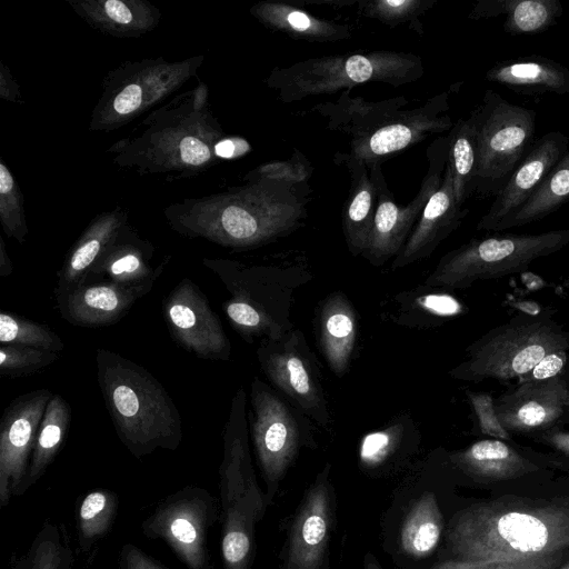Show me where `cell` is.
Listing matches in <instances>:
<instances>
[{
	"mask_svg": "<svg viewBox=\"0 0 569 569\" xmlns=\"http://www.w3.org/2000/svg\"><path fill=\"white\" fill-rule=\"evenodd\" d=\"M450 559L512 561L569 550V472L489 495L458 510L446 531Z\"/></svg>",
	"mask_w": 569,
	"mask_h": 569,
	"instance_id": "obj_1",
	"label": "cell"
},
{
	"mask_svg": "<svg viewBox=\"0 0 569 569\" xmlns=\"http://www.w3.org/2000/svg\"><path fill=\"white\" fill-rule=\"evenodd\" d=\"M226 192L189 198L164 209L168 224L188 238L251 249L296 230L306 217L301 184L251 178Z\"/></svg>",
	"mask_w": 569,
	"mask_h": 569,
	"instance_id": "obj_2",
	"label": "cell"
},
{
	"mask_svg": "<svg viewBox=\"0 0 569 569\" xmlns=\"http://www.w3.org/2000/svg\"><path fill=\"white\" fill-rule=\"evenodd\" d=\"M226 134L208 104V88L200 82L153 110L132 134L109 148L113 162L140 174L169 179L197 176L220 159L216 146Z\"/></svg>",
	"mask_w": 569,
	"mask_h": 569,
	"instance_id": "obj_3",
	"label": "cell"
},
{
	"mask_svg": "<svg viewBox=\"0 0 569 569\" xmlns=\"http://www.w3.org/2000/svg\"><path fill=\"white\" fill-rule=\"evenodd\" d=\"M97 380L114 430L138 459L156 449L176 450L181 418L171 396L142 366L109 349L96 351Z\"/></svg>",
	"mask_w": 569,
	"mask_h": 569,
	"instance_id": "obj_4",
	"label": "cell"
},
{
	"mask_svg": "<svg viewBox=\"0 0 569 569\" xmlns=\"http://www.w3.org/2000/svg\"><path fill=\"white\" fill-rule=\"evenodd\" d=\"M231 297L223 310L232 328L247 342L276 340L293 329V293L311 279L300 264H246L229 259L202 260Z\"/></svg>",
	"mask_w": 569,
	"mask_h": 569,
	"instance_id": "obj_5",
	"label": "cell"
},
{
	"mask_svg": "<svg viewBox=\"0 0 569 569\" xmlns=\"http://www.w3.org/2000/svg\"><path fill=\"white\" fill-rule=\"evenodd\" d=\"M223 509L221 553L227 569H249L253 525L264 511L249 450L247 393L236 391L223 429V459L220 466Z\"/></svg>",
	"mask_w": 569,
	"mask_h": 569,
	"instance_id": "obj_6",
	"label": "cell"
},
{
	"mask_svg": "<svg viewBox=\"0 0 569 569\" xmlns=\"http://www.w3.org/2000/svg\"><path fill=\"white\" fill-rule=\"evenodd\" d=\"M422 73V62L412 53L377 51L297 62L289 68L274 69L267 83L279 91L281 100L291 102L310 96L351 89L368 81L401 86L417 80Z\"/></svg>",
	"mask_w": 569,
	"mask_h": 569,
	"instance_id": "obj_7",
	"label": "cell"
},
{
	"mask_svg": "<svg viewBox=\"0 0 569 569\" xmlns=\"http://www.w3.org/2000/svg\"><path fill=\"white\" fill-rule=\"evenodd\" d=\"M568 243L569 229L471 239L446 253L422 284L437 289H467L479 280L525 271L538 258L555 253Z\"/></svg>",
	"mask_w": 569,
	"mask_h": 569,
	"instance_id": "obj_8",
	"label": "cell"
},
{
	"mask_svg": "<svg viewBox=\"0 0 569 569\" xmlns=\"http://www.w3.org/2000/svg\"><path fill=\"white\" fill-rule=\"evenodd\" d=\"M556 351H569V333L560 326L545 318H515L473 342L450 376L475 382L521 378Z\"/></svg>",
	"mask_w": 569,
	"mask_h": 569,
	"instance_id": "obj_9",
	"label": "cell"
},
{
	"mask_svg": "<svg viewBox=\"0 0 569 569\" xmlns=\"http://www.w3.org/2000/svg\"><path fill=\"white\" fill-rule=\"evenodd\" d=\"M203 54L170 62L163 58L126 61L108 72L89 130L110 132L157 107L196 76Z\"/></svg>",
	"mask_w": 569,
	"mask_h": 569,
	"instance_id": "obj_10",
	"label": "cell"
},
{
	"mask_svg": "<svg viewBox=\"0 0 569 569\" xmlns=\"http://www.w3.org/2000/svg\"><path fill=\"white\" fill-rule=\"evenodd\" d=\"M479 154L476 193L496 197L535 141L536 111L487 89L472 110Z\"/></svg>",
	"mask_w": 569,
	"mask_h": 569,
	"instance_id": "obj_11",
	"label": "cell"
},
{
	"mask_svg": "<svg viewBox=\"0 0 569 569\" xmlns=\"http://www.w3.org/2000/svg\"><path fill=\"white\" fill-rule=\"evenodd\" d=\"M250 406L249 433L272 496L300 449L315 446L313 421L258 377L251 382Z\"/></svg>",
	"mask_w": 569,
	"mask_h": 569,
	"instance_id": "obj_12",
	"label": "cell"
},
{
	"mask_svg": "<svg viewBox=\"0 0 569 569\" xmlns=\"http://www.w3.org/2000/svg\"><path fill=\"white\" fill-rule=\"evenodd\" d=\"M257 358L276 390L317 426L330 427L331 416L318 361L301 330L293 328L279 339L260 340Z\"/></svg>",
	"mask_w": 569,
	"mask_h": 569,
	"instance_id": "obj_13",
	"label": "cell"
},
{
	"mask_svg": "<svg viewBox=\"0 0 569 569\" xmlns=\"http://www.w3.org/2000/svg\"><path fill=\"white\" fill-rule=\"evenodd\" d=\"M448 137L429 147V169L416 197L406 206H398L388 189L380 164L375 170L378 186V206L366 250L361 254L369 263L380 267L396 258L403 248L428 200L441 184L448 159Z\"/></svg>",
	"mask_w": 569,
	"mask_h": 569,
	"instance_id": "obj_14",
	"label": "cell"
},
{
	"mask_svg": "<svg viewBox=\"0 0 569 569\" xmlns=\"http://www.w3.org/2000/svg\"><path fill=\"white\" fill-rule=\"evenodd\" d=\"M218 506L204 489L187 487L167 497L142 523L146 536L163 539L189 569H211L208 531Z\"/></svg>",
	"mask_w": 569,
	"mask_h": 569,
	"instance_id": "obj_15",
	"label": "cell"
},
{
	"mask_svg": "<svg viewBox=\"0 0 569 569\" xmlns=\"http://www.w3.org/2000/svg\"><path fill=\"white\" fill-rule=\"evenodd\" d=\"M448 462L469 485L489 495L516 490L555 476L551 457L525 452L499 439L479 440L448 453Z\"/></svg>",
	"mask_w": 569,
	"mask_h": 569,
	"instance_id": "obj_16",
	"label": "cell"
},
{
	"mask_svg": "<svg viewBox=\"0 0 569 569\" xmlns=\"http://www.w3.org/2000/svg\"><path fill=\"white\" fill-rule=\"evenodd\" d=\"M172 339L186 351L204 360L229 361L231 343L204 293L190 279H182L162 302Z\"/></svg>",
	"mask_w": 569,
	"mask_h": 569,
	"instance_id": "obj_17",
	"label": "cell"
},
{
	"mask_svg": "<svg viewBox=\"0 0 569 569\" xmlns=\"http://www.w3.org/2000/svg\"><path fill=\"white\" fill-rule=\"evenodd\" d=\"M52 397L37 389L14 398L4 409L0 423V507L12 496L23 495L39 428Z\"/></svg>",
	"mask_w": 569,
	"mask_h": 569,
	"instance_id": "obj_18",
	"label": "cell"
},
{
	"mask_svg": "<svg viewBox=\"0 0 569 569\" xmlns=\"http://www.w3.org/2000/svg\"><path fill=\"white\" fill-rule=\"evenodd\" d=\"M448 99L449 92H443L429 99L423 107L397 112L371 130L353 137L350 154L345 156V160L363 162L367 167L380 164L427 136L451 129L453 123L446 114Z\"/></svg>",
	"mask_w": 569,
	"mask_h": 569,
	"instance_id": "obj_19",
	"label": "cell"
},
{
	"mask_svg": "<svg viewBox=\"0 0 569 569\" xmlns=\"http://www.w3.org/2000/svg\"><path fill=\"white\" fill-rule=\"evenodd\" d=\"M493 406L507 432L538 436L569 421V381L562 376L523 381Z\"/></svg>",
	"mask_w": 569,
	"mask_h": 569,
	"instance_id": "obj_20",
	"label": "cell"
},
{
	"mask_svg": "<svg viewBox=\"0 0 569 569\" xmlns=\"http://www.w3.org/2000/svg\"><path fill=\"white\" fill-rule=\"evenodd\" d=\"M568 149L569 138L560 131H550L536 139L477 223V230L502 231Z\"/></svg>",
	"mask_w": 569,
	"mask_h": 569,
	"instance_id": "obj_21",
	"label": "cell"
},
{
	"mask_svg": "<svg viewBox=\"0 0 569 569\" xmlns=\"http://www.w3.org/2000/svg\"><path fill=\"white\" fill-rule=\"evenodd\" d=\"M329 470L327 465L317 476L293 518L286 569H321L325 563L333 520Z\"/></svg>",
	"mask_w": 569,
	"mask_h": 569,
	"instance_id": "obj_22",
	"label": "cell"
},
{
	"mask_svg": "<svg viewBox=\"0 0 569 569\" xmlns=\"http://www.w3.org/2000/svg\"><path fill=\"white\" fill-rule=\"evenodd\" d=\"M153 247L141 239L128 224L98 258L83 283L110 282L122 287L151 291L154 280L162 272L168 257L156 268L151 267Z\"/></svg>",
	"mask_w": 569,
	"mask_h": 569,
	"instance_id": "obj_23",
	"label": "cell"
},
{
	"mask_svg": "<svg viewBox=\"0 0 569 569\" xmlns=\"http://www.w3.org/2000/svg\"><path fill=\"white\" fill-rule=\"evenodd\" d=\"M467 213L468 209L456 203L451 171L446 164L441 184L428 200L403 248L393 259L391 269L403 268L430 257L460 226Z\"/></svg>",
	"mask_w": 569,
	"mask_h": 569,
	"instance_id": "obj_24",
	"label": "cell"
},
{
	"mask_svg": "<svg viewBox=\"0 0 569 569\" xmlns=\"http://www.w3.org/2000/svg\"><path fill=\"white\" fill-rule=\"evenodd\" d=\"M141 289L110 282H87L54 299L62 319L73 326L96 328L118 322L146 296Z\"/></svg>",
	"mask_w": 569,
	"mask_h": 569,
	"instance_id": "obj_25",
	"label": "cell"
},
{
	"mask_svg": "<svg viewBox=\"0 0 569 569\" xmlns=\"http://www.w3.org/2000/svg\"><path fill=\"white\" fill-rule=\"evenodd\" d=\"M126 210L117 207L96 216L69 250L57 274L54 299L81 286L102 252L127 226Z\"/></svg>",
	"mask_w": 569,
	"mask_h": 569,
	"instance_id": "obj_26",
	"label": "cell"
},
{
	"mask_svg": "<svg viewBox=\"0 0 569 569\" xmlns=\"http://www.w3.org/2000/svg\"><path fill=\"white\" fill-rule=\"evenodd\" d=\"M358 333L353 305L341 291L329 293L318 306L317 338L330 370L345 376L350 367Z\"/></svg>",
	"mask_w": 569,
	"mask_h": 569,
	"instance_id": "obj_27",
	"label": "cell"
},
{
	"mask_svg": "<svg viewBox=\"0 0 569 569\" xmlns=\"http://www.w3.org/2000/svg\"><path fill=\"white\" fill-rule=\"evenodd\" d=\"M90 27L117 38H138L154 30L161 11L147 0H67Z\"/></svg>",
	"mask_w": 569,
	"mask_h": 569,
	"instance_id": "obj_28",
	"label": "cell"
},
{
	"mask_svg": "<svg viewBox=\"0 0 569 569\" xmlns=\"http://www.w3.org/2000/svg\"><path fill=\"white\" fill-rule=\"evenodd\" d=\"M486 80L526 96L569 93V69L539 54L498 61L487 70Z\"/></svg>",
	"mask_w": 569,
	"mask_h": 569,
	"instance_id": "obj_29",
	"label": "cell"
},
{
	"mask_svg": "<svg viewBox=\"0 0 569 569\" xmlns=\"http://www.w3.org/2000/svg\"><path fill=\"white\" fill-rule=\"evenodd\" d=\"M352 181L342 210V231L349 252L361 256L367 248L378 206V186L372 168L345 160Z\"/></svg>",
	"mask_w": 569,
	"mask_h": 569,
	"instance_id": "obj_30",
	"label": "cell"
},
{
	"mask_svg": "<svg viewBox=\"0 0 569 569\" xmlns=\"http://www.w3.org/2000/svg\"><path fill=\"white\" fill-rule=\"evenodd\" d=\"M559 0H478L469 13L472 20L505 16L503 30L512 36L539 34L562 16Z\"/></svg>",
	"mask_w": 569,
	"mask_h": 569,
	"instance_id": "obj_31",
	"label": "cell"
},
{
	"mask_svg": "<svg viewBox=\"0 0 569 569\" xmlns=\"http://www.w3.org/2000/svg\"><path fill=\"white\" fill-rule=\"evenodd\" d=\"M421 435L409 413H400L381 429L366 433L359 443V462L365 470L385 469L413 453Z\"/></svg>",
	"mask_w": 569,
	"mask_h": 569,
	"instance_id": "obj_32",
	"label": "cell"
},
{
	"mask_svg": "<svg viewBox=\"0 0 569 569\" xmlns=\"http://www.w3.org/2000/svg\"><path fill=\"white\" fill-rule=\"evenodd\" d=\"M250 12L266 27L296 39L327 42L350 37L347 26L321 20L283 2H259L251 7Z\"/></svg>",
	"mask_w": 569,
	"mask_h": 569,
	"instance_id": "obj_33",
	"label": "cell"
},
{
	"mask_svg": "<svg viewBox=\"0 0 569 569\" xmlns=\"http://www.w3.org/2000/svg\"><path fill=\"white\" fill-rule=\"evenodd\" d=\"M421 286L396 295L386 309L387 317L395 323L407 327H430L442 319L457 316L462 306L453 297Z\"/></svg>",
	"mask_w": 569,
	"mask_h": 569,
	"instance_id": "obj_34",
	"label": "cell"
},
{
	"mask_svg": "<svg viewBox=\"0 0 569 569\" xmlns=\"http://www.w3.org/2000/svg\"><path fill=\"white\" fill-rule=\"evenodd\" d=\"M447 164L452 176L456 203L462 208L478 188L479 154L477 126L473 112L467 119H459L448 136Z\"/></svg>",
	"mask_w": 569,
	"mask_h": 569,
	"instance_id": "obj_35",
	"label": "cell"
},
{
	"mask_svg": "<svg viewBox=\"0 0 569 569\" xmlns=\"http://www.w3.org/2000/svg\"><path fill=\"white\" fill-rule=\"evenodd\" d=\"M71 425V408L56 393L50 398L37 436L23 492L44 473L62 447Z\"/></svg>",
	"mask_w": 569,
	"mask_h": 569,
	"instance_id": "obj_36",
	"label": "cell"
},
{
	"mask_svg": "<svg viewBox=\"0 0 569 569\" xmlns=\"http://www.w3.org/2000/svg\"><path fill=\"white\" fill-rule=\"evenodd\" d=\"M443 517L433 492H425L409 508L400 530L403 551L421 558L431 553L439 543Z\"/></svg>",
	"mask_w": 569,
	"mask_h": 569,
	"instance_id": "obj_37",
	"label": "cell"
},
{
	"mask_svg": "<svg viewBox=\"0 0 569 569\" xmlns=\"http://www.w3.org/2000/svg\"><path fill=\"white\" fill-rule=\"evenodd\" d=\"M337 103L318 106L317 110L329 117L332 128H341L353 137L360 136L399 112L407 101L403 98H393L381 102H367L362 99L345 97Z\"/></svg>",
	"mask_w": 569,
	"mask_h": 569,
	"instance_id": "obj_38",
	"label": "cell"
},
{
	"mask_svg": "<svg viewBox=\"0 0 569 569\" xmlns=\"http://www.w3.org/2000/svg\"><path fill=\"white\" fill-rule=\"evenodd\" d=\"M569 201V149L503 230L538 221Z\"/></svg>",
	"mask_w": 569,
	"mask_h": 569,
	"instance_id": "obj_39",
	"label": "cell"
},
{
	"mask_svg": "<svg viewBox=\"0 0 569 569\" xmlns=\"http://www.w3.org/2000/svg\"><path fill=\"white\" fill-rule=\"evenodd\" d=\"M64 526L46 521L28 550L13 558L11 569H74Z\"/></svg>",
	"mask_w": 569,
	"mask_h": 569,
	"instance_id": "obj_40",
	"label": "cell"
},
{
	"mask_svg": "<svg viewBox=\"0 0 569 569\" xmlns=\"http://www.w3.org/2000/svg\"><path fill=\"white\" fill-rule=\"evenodd\" d=\"M117 510V497L107 490L89 492L78 509L79 545L83 551L110 528Z\"/></svg>",
	"mask_w": 569,
	"mask_h": 569,
	"instance_id": "obj_41",
	"label": "cell"
},
{
	"mask_svg": "<svg viewBox=\"0 0 569 569\" xmlns=\"http://www.w3.org/2000/svg\"><path fill=\"white\" fill-rule=\"evenodd\" d=\"M0 342L57 353L64 349L61 338L47 326L6 311L0 312Z\"/></svg>",
	"mask_w": 569,
	"mask_h": 569,
	"instance_id": "obj_42",
	"label": "cell"
},
{
	"mask_svg": "<svg viewBox=\"0 0 569 569\" xmlns=\"http://www.w3.org/2000/svg\"><path fill=\"white\" fill-rule=\"evenodd\" d=\"M0 222L8 238L23 243L28 226L23 208V197L19 184L8 166L0 162Z\"/></svg>",
	"mask_w": 569,
	"mask_h": 569,
	"instance_id": "obj_43",
	"label": "cell"
},
{
	"mask_svg": "<svg viewBox=\"0 0 569 569\" xmlns=\"http://www.w3.org/2000/svg\"><path fill=\"white\" fill-rule=\"evenodd\" d=\"M59 359L57 352L24 347L1 345L0 375L24 377L43 370Z\"/></svg>",
	"mask_w": 569,
	"mask_h": 569,
	"instance_id": "obj_44",
	"label": "cell"
},
{
	"mask_svg": "<svg viewBox=\"0 0 569 569\" xmlns=\"http://www.w3.org/2000/svg\"><path fill=\"white\" fill-rule=\"evenodd\" d=\"M569 557L568 551L512 561H460L447 559L430 569H558Z\"/></svg>",
	"mask_w": 569,
	"mask_h": 569,
	"instance_id": "obj_45",
	"label": "cell"
},
{
	"mask_svg": "<svg viewBox=\"0 0 569 569\" xmlns=\"http://www.w3.org/2000/svg\"><path fill=\"white\" fill-rule=\"evenodd\" d=\"M430 0H373L363 3L366 14L391 27L413 20L432 6Z\"/></svg>",
	"mask_w": 569,
	"mask_h": 569,
	"instance_id": "obj_46",
	"label": "cell"
},
{
	"mask_svg": "<svg viewBox=\"0 0 569 569\" xmlns=\"http://www.w3.org/2000/svg\"><path fill=\"white\" fill-rule=\"evenodd\" d=\"M264 178L291 184H302L308 179L307 164L301 161L270 162L248 173L246 179Z\"/></svg>",
	"mask_w": 569,
	"mask_h": 569,
	"instance_id": "obj_47",
	"label": "cell"
},
{
	"mask_svg": "<svg viewBox=\"0 0 569 569\" xmlns=\"http://www.w3.org/2000/svg\"><path fill=\"white\" fill-rule=\"evenodd\" d=\"M469 398L478 417L481 431L497 437L499 440H507L509 435L498 420L491 398L482 393H470Z\"/></svg>",
	"mask_w": 569,
	"mask_h": 569,
	"instance_id": "obj_48",
	"label": "cell"
},
{
	"mask_svg": "<svg viewBox=\"0 0 569 569\" xmlns=\"http://www.w3.org/2000/svg\"><path fill=\"white\" fill-rule=\"evenodd\" d=\"M568 351H556L540 360L520 381L546 380L562 375L568 362Z\"/></svg>",
	"mask_w": 569,
	"mask_h": 569,
	"instance_id": "obj_49",
	"label": "cell"
},
{
	"mask_svg": "<svg viewBox=\"0 0 569 569\" xmlns=\"http://www.w3.org/2000/svg\"><path fill=\"white\" fill-rule=\"evenodd\" d=\"M536 439L552 449L555 467L569 472V433L555 429L536 436Z\"/></svg>",
	"mask_w": 569,
	"mask_h": 569,
	"instance_id": "obj_50",
	"label": "cell"
},
{
	"mask_svg": "<svg viewBox=\"0 0 569 569\" xmlns=\"http://www.w3.org/2000/svg\"><path fill=\"white\" fill-rule=\"evenodd\" d=\"M119 569H168L132 545L122 547Z\"/></svg>",
	"mask_w": 569,
	"mask_h": 569,
	"instance_id": "obj_51",
	"label": "cell"
},
{
	"mask_svg": "<svg viewBox=\"0 0 569 569\" xmlns=\"http://www.w3.org/2000/svg\"><path fill=\"white\" fill-rule=\"evenodd\" d=\"M249 143L239 137H223L216 146V154L220 160H230L250 151Z\"/></svg>",
	"mask_w": 569,
	"mask_h": 569,
	"instance_id": "obj_52",
	"label": "cell"
},
{
	"mask_svg": "<svg viewBox=\"0 0 569 569\" xmlns=\"http://www.w3.org/2000/svg\"><path fill=\"white\" fill-rule=\"evenodd\" d=\"M0 96L2 99L10 102H20L21 94L19 90V86L13 79L10 70L6 67L3 62L0 63Z\"/></svg>",
	"mask_w": 569,
	"mask_h": 569,
	"instance_id": "obj_53",
	"label": "cell"
},
{
	"mask_svg": "<svg viewBox=\"0 0 569 569\" xmlns=\"http://www.w3.org/2000/svg\"><path fill=\"white\" fill-rule=\"evenodd\" d=\"M13 266L12 261L8 254L6 249V243L3 239L0 237V277L4 278L12 273Z\"/></svg>",
	"mask_w": 569,
	"mask_h": 569,
	"instance_id": "obj_54",
	"label": "cell"
},
{
	"mask_svg": "<svg viewBox=\"0 0 569 569\" xmlns=\"http://www.w3.org/2000/svg\"><path fill=\"white\" fill-rule=\"evenodd\" d=\"M365 569H381L379 562L371 553H367L365 557Z\"/></svg>",
	"mask_w": 569,
	"mask_h": 569,
	"instance_id": "obj_55",
	"label": "cell"
},
{
	"mask_svg": "<svg viewBox=\"0 0 569 569\" xmlns=\"http://www.w3.org/2000/svg\"><path fill=\"white\" fill-rule=\"evenodd\" d=\"M558 569H569V557L565 560V562Z\"/></svg>",
	"mask_w": 569,
	"mask_h": 569,
	"instance_id": "obj_56",
	"label": "cell"
},
{
	"mask_svg": "<svg viewBox=\"0 0 569 569\" xmlns=\"http://www.w3.org/2000/svg\"><path fill=\"white\" fill-rule=\"evenodd\" d=\"M567 284H569V278L567 279Z\"/></svg>",
	"mask_w": 569,
	"mask_h": 569,
	"instance_id": "obj_57",
	"label": "cell"
}]
</instances>
